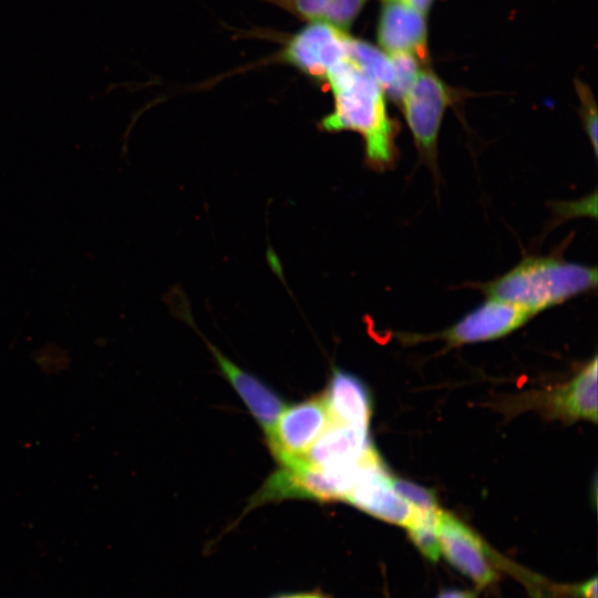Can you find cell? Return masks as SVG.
I'll return each instance as SVG.
<instances>
[{
    "label": "cell",
    "instance_id": "cell-1",
    "mask_svg": "<svg viewBox=\"0 0 598 598\" xmlns=\"http://www.w3.org/2000/svg\"><path fill=\"white\" fill-rule=\"evenodd\" d=\"M334 95V111L322 121L327 131L359 133L368 163L385 168L395 157V125L390 118L382 87L350 58L326 75Z\"/></svg>",
    "mask_w": 598,
    "mask_h": 598
},
{
    "label": "cell",
    "instance_id": "cell-2",
    "mask_svg": "<svg viewBox=\"0 0 598 598\" xmlns=\"http://www.w3.org/2000/svg\"><path fill=\"white\" fill-rule=\"evenodd\" d=\"M597 269L556 256H527L514 268L481 286L488 298L499 299L536 315L595 289Z\"/></svg>",
    "mask_w": 598,
    "mask_h": 598
},
{
    "label": "cell",
    "instance_id": "cell-3",
    "mask_svg": "<svg viewBox=\"0 0 598 598\" xmlns=\"http://www.w3.org/2000/svg\"><path fill=\"white\" fill-rule=\"evenodd\" d=\"M453 95L432 71L420 70L401 103L406 124L421 158L433 169L437 166V140L445 110Z\"/></svg>",
    "mask_w": 598,
    "mask_h": 598
},
{
    "label": "cell",
    "instance_id": "cell-4",
    "mask_svg": "<svg viewBox=\"0 0 598 598\" xmlns=\"http://www.w3.org/2000/svg\"><path fill=\"white\" fill-rule=\"evenodd\" d=\"M436 533L441 555L476 586L484 588L496 581L499 558L465 523L439 508Z\"/></svg>",
    "mask_w": 598,
    "mask_h": 598
},
{
    "label": "cell",
    "instance_id": "cell-5",
    "mask_svg": "<svg viewBox=\"0 0 598 598\" xmlns=\"http://www.w3.org/2000/svg\"><path fill=\"white\" fill-rule=\"evenodd\" d=\"M279 417L266 439L280 465L305 457L331 423L322 395L290 405Z\"/></svg>",
    "mask_w": 598,
    "mask_h": 598
},
{
    "label": "cell",
    "instance_id": "cell-6",
    "mask_svg": "<svg viewBox=\"0 0 598 598\" xmlns=\"http://www.w3.org/2000/svg\"><path fill=\"white\" fill-rule=\"evenodd\" d=\"M343 501L371 516L404 527L416 511L393 489L391 474L378 452L368 460Z\"/></svg>",
    "mask_w": 598,
    "mask_h": 598
},
{
    "label": "cell",
    "instance_id": "cell-7",
    "mask_svg": "<svg viewBox=\"0 0 598 598\" xmlns=\"http://www.w3.org/2000/svg\"><path fill=\"white\" fill-rule=\"evenodd\" d=\"M350 37L329 23L315 22L288 43L285 59L307 74L326 79L327 73L349 58Z\"/></svg>",
    "mask_w": 598,
    "mask_h": 598
},
{
    "label": "cell",
    "instance_id": "cell-8",
    "mask_svg": "<svg viewBox=\"0 0 598 598\" xmlns=\"http://www.w3.org/2000/svg\"><path fill=\"white\" fill-rule=\"evenodd\" d=\"M534 316L519 306L488 298L446 329L442 337L452 346L494 340L518 329Z\"/></svg>",
    "mask_w": 598,
    "mask_h": 598
},
{
    "label": "cell",
    "instance_id": "cell-9",
    "mask_svg": "<svg viewBox=\"0 0 598 598\" xmlns=\"http://www.w3.org/2000/svg\"><path fill=\"white\" fill-rule=\"evenodd\" d=\"M425 14L404 0H388L380 16L378 40L388 54L425 51Z\"/></svg>",
    "mask_w": 598,
    "mask_h": 598
},
{
    "label": "cell",
    "instance_id": "cell-10",
    "mask_svg": "<svg viewBox=\"0 0 598 598\" xmlns=\"http://www.w3.org/2000/svg\"><path fill=\"white\" fill-rule=\"evenodd\" d=\"M322 398L331 422L369 430L372 401L367 384L357 375L334 368Z\"/></svg>",
    "mask_w": 598,
    "mask_h": 598
},
{
    "label": "cell",
    "instance_id": "cell-11",
    "mask_svg": "<svg viewBox=\"0 0 598 598\" xmlns=\"http://www.w3.org/2000/svg\"><path fill=\"white\" fill-rule=\"evenodd\" d=\"M221 373L268 435L285 408L282 399L255 375L241 370L210 346Z\"/></svg>",
    "mask_w": 598,
    "mask_h": 598
},
{
    "label": "cell",
    "instance_id": "cell-12",
    "mask_svg": "<svg viewBox=\"0 0 598 598\" xmlns=\"http://www.w3.org/2000/svg\"><path fill=\"white\" fill-rule=\"evenodd\" d=\"M374 448L369 430L331 422L305 458L317 466H336L360 461Z\"/></svg>",
    "mask_w": 598,
    "mask_h": 598
},
{
    "label": "cell",
    "instance_id": "cell-13",
    "mask_svg": "<svg viewBox=\"0 0 598 598\" xmlns=\"http://www.w3.org/2000/svg\"><path fill=\"white\" fill-rule=\"evenodd\" d=\"M597 357L547 400L554 416L567 421H597Z\"/></svg>",
    "mask_w": 598,
    "mask_h": 598
},
{
    "label": "cell",
    "instance_id": "cell-14",
    "mask_svg": "<svg viewBox=\"0 0 598 598\" xmlns=\"http://www.w3.org/2000/svg\"><path fill=\"white\" fill-rule=\"evenodd\" d=\"M367 0H295L296 10L315 22L341 30L350 27Z\"/></svg>",
    "mask_w": 598,
    "mask_h": 598
},
{
    "label": "cell",
    "instance_id": "cell-15",
    "mask_svg": "<svg viewBox=\"0 0 598 598\" xmlns=\"http://www.w3.org/2000/svg\"><path fill=\"white\" fill-rule=\"evenodd\" d=\"M349 58L383 91H388L394 80V68L391 56L373 45L350 39Z\"/></svg>",
    "mask_w": 598,
    "mask_h": 598
},
{
    "label": "cell",
    "instance_id": "cell-16",
    "mask_svg": "<svg viewBox=\"0 0 598 598\" xmlns=\"http://www.w3.org/2000/svg\"><path fill=\"white\" fill-rule=\"evenodd\" d=\"M436 511L422 512L415 514L405 527L412 543L424 557L436 561L441 556L439 538L436 533Z\"/></svg>",
    "mask_w": 598,
    "mask_h": 598
},
{
    "label": "cell",
    "instance_id": "cell-17",
    "mask_svg": "<svg viewBox=\"0 0 598 598\" xmlns=\"http://www.w3.org/2000/svg\"><path fill=\"white\" fill-rule=\"evenodd\" d=\"M391 484L395 493L414 509L422 512L439 509L437 498L432 489L393 475Z\"/></svg>",
    "mask_w": 598,
    "mask_h": 598
},
{
    "label": "cell",
    "instance_id": "cell-18",
    "mask_svg": "<svg viewBox=\"0 0 598 598\" xmlns=\"http://www.w3.org/2000/svg\"><path fill=\"white\" fill-rule=\"evenodd\" d=\"M394 68V80L388 94L395 101L401 102L403 95L411 86L419 70L416 55L411 53L389 54Z\"/></svg>",
    "mask_w": 598,
    "mask_h": 598
},
{
    "label": "cell",
    "instance_id": "cell-19",
    "mask_svg": "<svg viewBox=\"0 0 598 598\" xmlns=\"http://www.w3.org/2000/svg\"><path fill=\"white\" fill-rule=\"evenodd\" d=\"M579 99L581 102V118L584 130L589 138L595 154H597V107L595 100L590 91L579 84L578 87Z\"/></svg>",
    "mask_w": 598,
    "mask_h": 598
},
{
    "label": "cell",
    "instance_id": "cell-20",
    "mask_svg": "<svg viewBox=\"0 0 598 598\" xmlns=\"http://www.w3.org/2000/svg\"><path fill=\"white\" fill-rule=\"evenodd\" d=\"M439 598H475V595L464 590H446L442 592Z\"/></svg>",
    "mask_w": 598,
    "mask_h": 598
},
{
    "label": "cell",
    "instance_id": "cell-21",
    "mask_svg": "<svg viewBox=\"0 0 598 598\" xmlns=\"http://www.w3.org/2000/svg\"><path fill=\"white\" fill-rule=\"evenodd\" d=\"M275 598H329L326 595L321 592H297V594H288V595H281L277 596Z\"/></svg>",
    "mask_w": 598,
    "mask_h": 598
},
{
    "label": "cell",
    "instance_id": "cell-22",
    "mask_svg": "<svg viewBox=\"0 0 598 598\" xmlns=\"http://www.w3.org/2000/svg\"><path fill=\"white\" fill-rule=\"evenodd\" d=\"M406 3L425 14L433 0H404Z\"/></svg>",
    "mask_w": 598,
    "mask_h": 598
}]
</instances>
